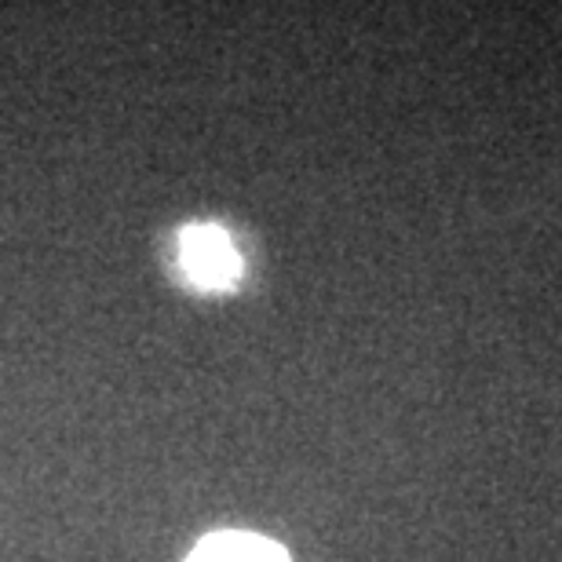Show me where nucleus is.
I'll use <instances>...</instances> for the list:
<instances>
[{
  "mask_svg": "<svg viewBox=\"0 0 562 562\" xmlns=\"http://www.w3.org/2000/svg\"><path fill=\"white\" fill-rule=\"evenodd\" d=\"M187 562H289L274 541L256 533H216L201 541Z\"/></svg>",
  "mask_w": 562,
  "mask_h": 562,
  "instance_id": "2",
  "label": "nucleus"
},
{
  "mask_svg": "<svg viewBox=\"0 0 562 562\" xmlns=\"http://www.w3.org/2000/svg\"><path fill=\"white\" fill-rule=\"evenodd\" d=\"M176 260L190 285L209 289V292L234 289L241 278L238 245H234L227 231L212 227V223H190V227L179 231Z\"/></svg>",
  "mask_w": 562,
  "mask_h": 562,
  "instance_id": "1",
  "label": "nucleus"
}]
</instances>
